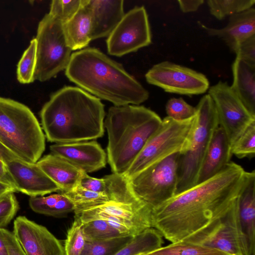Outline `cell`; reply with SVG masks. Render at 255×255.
<instances>
[{"mask_svg": "<svg viewBox=\"0 0 255 255\" xmlns=\"http://www.w3.org/2000/svg\"><path fill=\"white\" fill-rule=\"evenodd\" d=\"M247 173L230 161L219 173L152 209V228L172 243H195L229 211Z\"/></svg>", "mask_w": 255, "mask_h": 255, "instance_id": "6da1fadb", "label": "cell"}, {"mask_svg": "<svg viewBox=\"0 0 255 255\" xmlns=\"http://www.w3.org/2000/svg\"><path fill=\"white\" fill-rule=\"evenodd\" d=\"M47 139L56 143L88 141L104 133V105L80 88L65 86L53 94L40 113Z\"/></svg>", "mask_w": 255, "mask_h": 255, "instance_id": "7a4b0ae2", "label": "cell"}, {"mask_svg": "<svg viewBox=\"0 0 255 255\" xmlns=\"http://www.w3.org/2000/svg\"><path fill=\"white\" fill-rule=\"evenodd\" d=\"M65 73L82 89L116 106L138 105L149 97L148 92L122 65L95 48L72 53Z\"/></svg>", "mask_w": 255, "mask_h": 255, "instance_id": "3957f363", "label": "cell"}, {"mask_svg": "<svg viewBox=\"0 0 255 255\" xmlns=\"http://www.w3.org/2000/svg\"><path fill=\"white\" fill-rule=\"evenodd\" d=\"M162 123L153 111L142 106H114L104 126L108 135V161L113 173L124 175Z\"/></svg>", "mask_w": 255, "mask_h": 255, "instance_id": "277c9868", "label": "cell"}, {"mask_svg": "<svg viewBox=\"0 0 255 255\" xmlns=\"http://www.w3.org/2000/svg\"><path fill=\"white\" fill-rule=\"evenodd\" d=\"M0 143L18 158L36 163L45 148L38 120L25 105L0 97Z\"/></svg>", "mask_w": 255, "mask_h": 255, "instance_id": "5b68a950", "label": "cell"}, {"mask_svg": "<svg viewBox=\"0 0 255 255\" xmlns=\"http://www.w3.org/2000/svg\"><path fill=\"white\" fill-rule=\"evenodd\" d=\"M196 108L197 119L189 144L184 151L180 153L175 195L196 185L212 135L219 126L216 110L209 94L201 98Z\"/></svg>", "mask_w": 255, "mask_h": 255, "instance_id": "8992f818", "label": "cell"}, {"mask_svg": "<svg viewBox=\"0 0 255 255\" xmlns=\"http://www.w3.org/2000/svg\"><path fill=\"white\" fill-rule=\"evenodd\" d=\"M197 115L183 121L168 117L162 120L158 129L148 139L126 173L128 180L151 164L188 147Z\"/></svg>", "mask_w": 255, "mask_h": 255, "instance_id": "52a82bcc", "label": "cell"}, {"mask_svg": "<svg viewBox=\"0 0 255 255\" xmlns=\"http://www.w3.org/2000/svg\"><path fill=\"white\" fill-rule=\"evenodd\" d=\"M35 38L36 65L34 79L44 82L66 69L72 50L67 44L63 23L49 13L39 22Z\"/></svg>", "mask_w": 255, "mask_h": 255, "instance_id": "ba28073f", "label": "cell"}, {"mask_svg": "<svg viewBox=\"0 0 255 255\" xmlns=\"http://www.w3.org/2000/svg\"><path fill=\"white\" fill-rule=\"evenodd\" d=\"M179 156L174 153L128 180L135 195L152 209L175 195Z\"/></svg>", "mask_w": 255, "mask_h": 255, "instance_id": "9c48e42d", "label": "cell"}, {"mask_svg": "<svg viewBox=\"0 0 255 255\" xmlns=\"http://www.w3.org/2000/svg\"><path fill=\"white\" fill-rule=\"evenodd\" d=\"M152 211L140 199L131 202L110 201L84 210L74 217L83 224L95 220H105L124 235L135 236L152 228Z\"/></svg>", "mask_w": 255, "mask_h": 255, "instance_id": "30bf717a", "label": "cell"}, {"mask_svg": "<svg viewBox=\"0 0 255 255\" xmlns=\"http://www.w3.org/2000/svg\"><path fill=\"white\" fill-rule=\"evenodd\" d=\"M151 42L148 17L143 6H135L127 13L108 36V53L121 57L147 46Z\"/></svg>", "mask_w": 255, "mask_h": 255, "instance_id": "8fae6325", "label": "cell"}, {"mask_svg": "<svg viewBox=\"0 0 255 255\" xmlns=\"http://www.w3.org/2000/svg\"><path fill=\"white\" fill-rule=\"evenodd\" d=\"M145 77L149 84L170 93L190 96L203 94L209 88V82L202 73L167 61L153 65Z\"/></svg>", "mask_w": 255, "mask_h": 255, "instance_id": "7c38bea8", "label": "cell"}, {"mask_svg": "<svg viewBox=\"0 0 255 255\" xmlns=\"http://www.w3.org/2000/svg\"><path fill=\"white\" fill-rule=\"evenodd\" d=\"M208 94L215 106L219 125L223 129L231 147L247 128L255 121V117L226 82L220 81L210 87Z\"/></svg>", "mask_w": 255, "mask_h": 255, "instance_id": "4fadbf2b", "label": "cell"}, {"mask_svg": "<svg viewBox=\"0 0 255 255\" xmlns=\"http://www.w3.org/2000/svg\"><path fill=\"white\" fill-rule=\"evenodd\" d=\"M12 233L26 255H65L61 241L25 216L14 220Z\"/></svg>", "mask_w": 255, "mask_h": 255, "instance_id": "5bb4252c", "label": "cell"}, {"mask_svg": "<svg viewBox=\"0 0 255 255\" xmlns=\"http://www.w3.org/2000/svg\"><path fill=\"white\" fill-rule=\"evenodd\" d=\"M6 165L17 192L30 197H37L60 190L37 163L28 162L16 158L9 161Z\"/></svg>", "mask_w": 255, "mask_h": 255, "instance_id": "9a60e30c", "label": "cell"}, {"mask_svg": "<svg viewBox=\"0 0 255 255\" xmlns=\"http://www.w3.org/2000/svg\"><path fill=\"white\" fill-rule=\"evenodd\" d=\"M196 243L229 255H245L237 222L236 201L218 223Z\"/></svg>", "mask_w": 255, "mask_h": 255, "instance_id": "2e32d148", "label": "cell"}, {"mask_svg": "<svg viewBox=\"0 0 255 255\" xmlns=\"http://www.w3.org/2000/svg\"><path fill=\"white\" fill-rule=\"evenodd\" d=\"M50 149L52 153L87 173L106 165V154L96 141L55 143L50 146Z\"/></svg>", "mask_w": 255, "mask_h": 255, "instance_id": "e0dca14e", "label": "cell"}, {"mask_svg": "<svg viewBox=\"0 0 255 255\" xmlns=\"http://www.w3.org/2000/svg\"><path fill=\"white\" fill-rule=\"evenodd\" d=\"M238 224L245 255H255V171L247 172L236 200Z\"/></svg>", "mask_w": 255, "mask_h": 255, "instance_id": "ac0fdd59", "label": "cell"}, {"mask_svg": "<svg viewBox=\"0 0 255 255\" xmlns=\"http://www.w3.org/2000/svg\"><path fill=\"white\" fill-rule=\"evenodd\" d=\"M91 18V40L108 37L124 16L123 0H88Z\"/></svg>", "mask_w": 255, "mask_h": 255, "instance_id": "d6986e66", "label": "cell"}, {"mask_svg": "<svg viewBox=\"0 0 255 255\" xmlns=\"http://www.w3.org/2000/svg\"><path fill=\"white\" fill-rule=\"evenodd\" d=\"M226 135L219 126L213 132L201 164L196 185L212 178L225 168L232 156Z\"/></svg>", "mask_w": 255, "mask_h": 255, "instance_id": "ffe728a7", "label": "cell"}, {"mask_svg": "<svg viewBox=\"0 0 255 255\" xmlns=\"http://www.w3.org/2000/svg\"><path fill=\"white\" fill-rule=\"evenodd\" d=\"M200 25L209 35L223 40L233 51L239 43L255 35V9L251 7L230 16L228 24L222 28Z\"/></svg>", "mask_w": 255, "mask_h": 255, "instance_id": "44dd1931", "label": "cell"}, {"mask_svg": "<svg viewBox=\"0 0 255 255\" xmlns=\"http://www.w3.org/2000/svg\"><path fill=\"white\" fill-rule=\"evenodd\" d=\"M36 163L59 187L60 193L70 191L76 187L84 172L53 153L44 156Z\"/></svg>", "mask_w": 255, "mask_h": 255, "instance_id": "7402d4cb", "label": "cell"}, {"mask_svg": "<svg viewBox=\"0 0 255 255\" xmlns=\"http://www.w3.org/2000/svg\"><path fill=\"white\" fill-rule=\"evenodd\" d=\"M231 87L248 111L255 117V65L236 57L232 66Z\"/></svg>", "mask_w": 255, "mask_h": 255, "instance_id": "603a6c76", "label": "cell"}, {"mask_svg": "<svg viewBox=\"0 0 255 255\" xmlns=\"http://www.w3.org/2000/svg\"><path fill=\"white\" fill-rule=\"evenodd\" d=\"M87 3L71 18L63 23L67 44L72 51L84 49L92 40L91 18Z\"/></svg>", "mask_w": 255, "mask_h": 255, "instance_id": "cb8c5ba5", "label": "cell"}, {"mask_svg": "<svg viewBox=\"0 0 255 255\" xmlns=\"http://www.w3.org/2000/svg\"><path fill=\"white\" fill-rule=\"evenodd\" d=\"M29 205L36 213L55 217H62L74 210L73 203L61 193L47 196L30 197Z\"/></svg>", "mask_w": 255, "mask_h": 255, "instance_id": "d4e9b609", "label": "cell"}, {"mask_svg": "<svg viewBox=\"0 0 255 255\" xmlns=\"http://www.w3.org/2000/svg\"><path fill=\"white\" fill-rule=\"evenodd\" d=\"M162 237L154 228H148L134 236L130 243L115 255H145L161 247L163 242Z\"/></svg>", "mask_w": 255, "mask_h": 255, "instance_id": "484cf974", "label": "cell"}, {"mask_svg": "<svg viewBox=\"0 0 255 255\" xmlns=\"http://www.w3.org/2000/svg\"><path fill=\"white\" fill-rule=\"evenodd\" d=\"M61 193L66 196L73 203L75 215L112 201L108 195L88 190L82 187L79 184L71 191Z\"/></svg>", "mask_w": 255, "mask_h": 255, "instance_id": "4316f807", "label": "cell"}, {"mask_svg": "<svg viewBox=\"0 0 255 255\" xmlns=\"http://www.w3.org/2000/svg\"><path fill=\"white\" fill-rule=\"evenodd\" d=\"M144 255H229L217 249L199 244L179 241Z\"/></svg>", "mask_w": 255, "mask_h": 255, "instance_id": "83f0119b", "label": "cell"}, {"mask_svg": "<svg viewBox=\"0 0 255 255\" xmlns=\"http://www.w3.org/2000/svg\"><path fill=\"white\" fill-rule=\"evenodd\" d=\"M133 237L128 235L107 240L86 241L80 255H115L129 244Z\"/></svg>", "mask_w": 255, "mask_h": 255, "instance_id": "f1b7e54d", "label": "cell"}, {"mask_svg": "<svg viewBox=\"0 0 255 255\" xmlns=\"http://www.w3.org/2000/svg\"><path fill=\"white\" fill-rule=\"evenodd\" d=\"M210 13L219 20L239 13L251 7L255 0H208Z\"/></svg>", "mask_w": 255, "mask_h": 255, "instance_id": "f546056e", "label": "cell"}, {"mask_svg": "<svg viewBox=\"0 0 255 255\" xmlns=\"http://www.w3.org/2000/svg\"><path fill=\"white\" fill-rule=\"evenodd\" d=\"M83 230L85 240L88 242L128 236L103 220H95L83 224Z\"/></svg>", "mask_w": 255, "mask_h": 255, "instance_id": "4dcf8cb0", "label": "cell"}, {"mask_svg": "<svg viewBox=\"0 0 255 255\" xmlns=\"http://www.w3.org/2000/svg\"><path fill=\"white\" fill-rule=\"evenodd\" d=\"M36 65V41L32 39L24 52L17 68V78L21 84H29L35 80Z\"/></svg>", "mask_w": 255, "mask_h": 255, "instance_id": "1f68e13d", "label": "cell"}, {"mask_svg": "<svg viewBox=\"0 0 255 255\" xmlns=\"http://www.w3.org/2000/svg\"><path fill=\"white\" fill-rule=\"evenodd\" d=\"M231 153L239 158L255 155V121L253 122L231 146Z\"/></svg>", "mask_w": 255, "mask_h": 255, "instance_id": "d6a6232c", "label": "cell"}, {"mask_svg": "<svg viewBox=\"0 0 255 255\" xmlns=\"http://www.w3.org/2000/svg\"><path fill=\"white\" fill-rule=\"evenodd\" d=\"M83 225L80 220L74 217V221L67 231L63 245L65 255H80L81 254L86 243Z\"/></svg>", "mask_w": 255, "mask_h": 255, "instance_id": "836d02e7", "label": "cell"}, {"mask_svg": "<svg viewBox=\"0 0 255 255\" xmlns=\"http://www.w3.org/2000/svg\"><path fill=\"white\" fill-rule=\"evenodd\" d=\"M88 0H55L50 5L49 13L60 20L63 23L71 18L85 5Z\"/></svg>", "mask_w": 255, "mask_h": 255, "instance_id": "e575fe53", "label": "cell"}, {"mask_svg": "<svg viewBox=\"0 0 255 255\" xmlns=\"http://www.w3.org/2000/svg\"><path fill=\"white\" fill-rule=\"evenodd\" d=\"M167 117L176 120L183 121L196 115L197 110L181 98L170 99L165 107Z\"/></svg>", "mask_w": 255, "mask_h": 255, "instance_id": "d590c367", "label": "cell"}, {"mask_svg": "<svg viewBox=\"0 0 255 255\" xmlns=\"http://www.w3.org/2000/svg\"><path fill=\"white\" fill-rule=\"evenodd\" d=\"M19 208L14 193L0 199V229H4L11 222Z\"/></svg>", "mask_w": 255, "mask_h": 255, "instance_id": "8d00e7d4", "label": "cell"}, {"mask_svg": "<svg viewBox=\"0 0 255 255\" xmlns=\"http://www.w3.org/2000/svg\"><path fill=\"white\" fill-rule=\"evenodd\" d=\"M79 184L82 187L88 190L108 195L109 187L107 176L99 179L91 177L84 172Z\"/></svg>", "mask_w": 255, "mask_h": 255, "instance_id": "74e56055", "label": "cell"}, {"mask_svg": "<svg viewBox=\"0 0 255 255\" xmlns=\"http://www.w3.org/2000/svg\"><path fill=\"white\" fill-rule=\"evenodd\" d=\"M233 52L236 57L255 65V35L239 43Z\"/></svg>", "mask_w": 255, "mask_h": 255, "instance_id": "f35d334b", "label": "cell"}, {"mask_svg": "<svg viewBox=\"0 0 255 255\" xmlns=\"http://www.w3.org/2000/svg\"><path fill=\"white\" fill-rule=\"evenodd\" d=\"M9 255H26L12 232L4 229H0Z\"/></svg>", "mask_w": 255, "mask_h": 255, "instance_id": "ab89813d", "label": "cell"}, {"mask_svg": "<svg viewBox=\"0 0 255 255\" xmlns=\"http://www.w3.org/2000/svg\"><path fill=\"white\" fill-rule=\"evenodd\" d=\"M179 7L181 10L184 13L194 12L196 11L204 3L203 0H178Z\"/></svg>", "mask_w": 255, "mask_h": 255, "instance_id": "60d3db41", "label": "cell"}, {"mask_svg": "<svg viewBox=\"0 0 255 255\" xmlns=\"http://www.w3.org/2000/svg\"><path fill=\"white\" fill-rule=\"evenodd\" d=\"M0 182L8 185L15 189L14 181L11 175L10 174L8 171L6 163L0 159Z\"/></svg>", "mask_w": 255, "mask_h": 255, "instance_id": "b9f144b4", "label": "cell"}, {"mask_svg": "<svg viewBox=\"0 0 255 255\" xmlns=\"http://www.w3.org/2000/svg\"><path fill=\"white\" fill-rule=\"evenodd\" d=\"M16 158L18 157L0 143V159L3 160L6 163L9 161Z\"/></svg>", "mask_w": 255, "mask_h": 255, "instance_id": "7bdbcfd3", "label": "cell"}, {"mask_svg": "<svg viewBox=\"0 0 255 255\" xmlns=\"http://www.w3.org/2000/svg\"><path fill=\"white\" fill-rule=\"evenodd\" d=\"M14 192L17 191L14 188L0 182V199L9 193Z\"/></svg>", "mask_w": 255, "mask_h": 255, "instance_id": "ee69618b", "label": "cell"}, {"mask_svg": "<svg viewBox=\"0 0 255 255\" xmlns=\"http://www.w3.org/2000/svg\"><path fill=\"white\" fill-rule=\"evenodd\" d=\"M0 255H9L6 246L0 231Z\"/></svg>", "mask_w": 255, "mask_h": 255, "instance_id": "f6af8a7d", "label": "cell"}]
</instances>
